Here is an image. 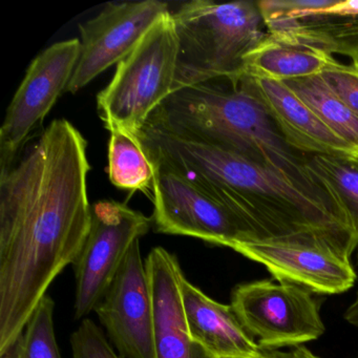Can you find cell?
I'll return each mask as SVG.
<instances>
[{
	"label": "cell",
	"mask_w": 358,
	"mask_h": 358,
	"mask_svg": "<svg viewBox=\"0 0 358 358\" xmlns=\"http://www.w3.org/2000/svg\"><path fill=\"white\" fill-rule=\"evenodd\" d=\"M87 148L72 123L57 119L13 165L0 169V355L87 240Z\"/></svg>",
	"instance_id": "1"
},
{
	"label": "cell",
	"mask_w": 358,
	"mask_h": 358,
	"mask_svg": "<svg viewBox=\"0 0 358 358\" xmlns=\"http://www.w3.org/2000/svg\"><path fill=\"white\" fill-rule=\"evenodd\" d=\"M138 137L169 167L236 215L248 241L322 242L351 259L357 241L338 215L276 171L146 123Z\"/></svg>",
	"instance_id": "2"
},
{
	"label": "cell",
	"mask_w": 358,
	"mask_h": 358,
	"mask_svg": "<svg viewBox=\"0 0 358 358\" xmlns=\"http://www.w3.org/2000/svg\"><path fill=\"white\" fill-rule=\"evenodd\" d=\"M148 123L268 167L338 215L310 175L307 155L287 144L261 103L238 83L211 80L179 90L163 102Z\"/></svg>",
	"instance_id": "3"
},
{
	"label": "cell",
	"mask_w": 358,
	"mask_h": 358,
	"mask_svg": "<svg viewBox=\"0 0 358 358\" xmlns=\"http://www.w3.org/2000/svg\"><path fill=\"white\" fill-rule=\"evenodd\" d=\"M171 14L179 43L175 92L211 80L238 83L247 54L268 35L257 1L194 0Z\"/></svg>",
	"instance_id": "4"
},
{
	"label": "cell",
	"mask_w": 358,
	"mask_h": 358,
	"mask_svg": "<svg viewBox=\"0 0 358 358\" xmlns=\"http://www.w3.org/2000/svg\"><path fill=\"white\" fill-rule=\"evenodd\" d=\"M178 52L169 11L117 66L108 87L98 94V114L108 131L120 129L139 135L150 116L175 92Z\"/></svg>",
	"instance_id": "5"
},
{
	"label": "cell",
	"mask_w": 358,
	"mask_h": 358,
	"mask_svg": "<svg viewBox=\"0 0 358 358\" xmlns=\"http://www.w3.org/2000/svg\"><path fill=\"white\" fill-rule=\"evenodd\" d=\"M313 295L296 285L255 280L234 287L230 306L262 350L295 348L326 332Z\"/></svg>",
	"instance_id": "6"
},
{
	"label": "cell",
	"mask_w": 358,
	"mask_h": 358,
	"mask_svg": "<svg viewBox=\"0 0 358 358\" xmlns=\"http://www.w3.org/2000/svg\"><path fill=\"white\" fill-rule=\"evenodd\" d=\"M152 219L125 203L103 200L92 206L89 234L73 263L76 282L75 317L95 311L131 247L145 236Z\"/></svg>",
	"instance_id": "7"
},
{
	"label": "cell",
	"mask_w": 358,
	"mask_h": 358,
	"mask_svg": "<svg viewBox=\"0 0 358 358\" xmlns=\"http://www.w3.org/2000/svg\"><path fill=\"white\" fill-rule=\"evenodd\" d=\"M80 51V39H69L54 43L33 60L0 129V169L15 163L31 134L66 92Z\"/></svg>",
	"instance_id": "8"
},
{
	"label": "cell",
	"mask_w": 358,
	"mask_h": 358,
	"mask_svg": "<svg viewBox=\"0 0 358 358\" xmlns=\"http://www.w3.org/2000/svg\"><path fill=\"white\" fill-rule=\"evenodd\" d=\"M154 165L150 219L157 232L192 236L232 250L248 241L242 224L226 207L169 167Z\"/></svg>",
	"instance_id": "9"
},
{
	"label": "cell",
	"mask_w": 358,
	"mask_h": 358,
	"mask_svg": "<svg viewBox=\"0 0 358 358\" xmlns=\"http://www.w3.org/2000/svg\"><path fill=\"white\" fill-rule=\"evenodd\" d=\"M268 34L358 62V0L257 1Z\"/></svg>",
	"instance_id": "10"
},
{
	"label": "cell",
	"mask_w": 358,
	"mask_h": 358,
	"mask_svg": "<svg viewBox=\"0 0 358 358\" xmlns=\"http://www.w3.org/2000/svg\"><path fill=\"white\" fill-rule=\"evenodd\" d=\"M169 12V3L159 0L110 3L80 24V56L66 93H78L104 71L120 64Z\"/></svg>",
	"instance_id": "11"
},
{
	"label": "cell",
	"mask_w": 358,
	"mask_h": 358,
	"mask_svg": "<svg viewBox=\"0 0 358 358\" xmlns=\"http://www.w3.org/2000/svg\"><path fill=\"white\" fill-rule=\"evenodd\" d=\"M95 312L122 357L155 358L154 310L139 240L129 249Z\"/></svg>",
	"instance_id": "12"
},
{
	"label": "cell",
	"mask_w": 358,
	"mask_h": 358,
	"mask_svg": "<svg viewBox=\"0 0 358 358\" xmlns=\"http://www.w3.org/2000/svg\"><path fill=\"white\" fill-rule=\"evenodd\" d=\"M234 251L262 264L278 282L296 285L313 294L347 292L357 278L351 261L326 243L244 241Z\"/></svg>",
	"instance_id": "13"
},
{
	"label": "cell",
	"mask_w": 358,
	"mask_h": 358,
	"mask_svg": "<svg viewBox=\"0 0 358 358\" xmlns=\"http://www.w3.org/2000/svg\"><path fill=\"white\" fill-rule=\"evenodd\" d=\"M145 265L154 310L155 358H215L190 335L182 301L184 273L177 257L156 247Z\"/></svg>",
	"instance_id": "14"
},
{
	"label": "cell",
	"mask_w": 358,
	"mask_h": 358,
	"mask_svg": "<svg viewBox=\"0 0 358 358\" xmlns=\"http://www.w3.org/2000/svg\"><path fill=\"white\" fill-rule=\"evenodd\" d=\"M241 87L263 106L289 146L303 155L357 152L333 133L285 83L241 77Z\"/></svg>",
	"instance_id": "15"
},
{
	"label": "cell",
	"mask_w": 358,
	"mask_h": 358,
	"mask_svg": "<svg viewBox=\"0 0 358 358\" xmlns=\"http://www.w3.org/2000/svg\"><path fill=\"white\" fill-rule=\"evenodd\" d=\"M181 292L190 335L213 357H255L264 353L231 306L210 299L185 275Z\"/></svg>",
	"instance_id": "16"
},
{
	"label": "cell",
	"mask_w": 358,
	"mask_h": 358,
	"mask_svg": "<svg viewBox=\"0 0 358 358\" xmlns=\"http://www.w3.org/2000/svg\"><path fill=\"white\" fill-rule=\"evenodd\" d=\"M335 59L320 50L267 37L247 54L243 76L286 83L320 75Z\"/></svg>",
	"instance_id": "17"
},
{
	"label": "cell",
	"mask_w": 358,
	"mask_h": 358,
	"mask_svg": "<svg viewBox=\"0 0 358 358\" xmlns=\"http://www.w3.org/2000/svg\"><path fill=\"white\" fill-rule=\"evenodd\" d=\"M307 165L310 175L358 243V152L309 155Z\"/></svg>",
	"instance_id": "18"
},
{
	"label": "cell",
	"mask_w": 358,
	"mask_h": 358,
	"mask_svg": "<svg viewBox=\"0 0 358 358\" xmlns=\"http://www.w3.org/2000/svg\"><path fill=\"white\" fill-rule=\"evenodd\" d=\"M110 133L108 171L113 185L131 192H150L156 169L140 138L120 129Z\"/></svg>",
	"instance_id": "19"
},
{
	"label": "cell",
	"mask_w": 358,
	"mask_h": 358,
	"mask_svg": "<svg viewBox=\"0 0 358 358\" xmlns=\"http://www.w3.org/2000/svg\"><path fill=\"white\" fill-rule=\"evenodd\" d=\"M285 83L333 133L358 150V118L329 89L320 75Z\"/></svg>",
	"instance_id": "20"
},
{
	"label": "cell",
	"mask_w": 358,
	"mask_h": 358,
	"mask_svg": "<svg viewBox=\"0 0 358 358\" xmlns=\"http://www.w3.org/2000/svg\"><path fill=\"white\" fill-rule=\"evenodd\" d=\"M54 307L52 297L45 295L22 334L0 358H62L54 329Z\"/></svg>",
	"instance_id": "21"
},
{
	"label": "cell",
	"mask_w": 358,
	"mask_h": 358,
	"mask_svg": "<svg viewBox=\"0 0 358 358\" xmlns=\"http://www.w3.org/2000/svg\"><path fill=\"white\" fill-rule=\"evenodd\" d=\"M320 77L358 118V62H352L348 66L335 60Z\"/></svg>",
	"instance_id": "22"
},
{
	"label": "cell",
	"mask_w": 358,
	"mask_h": 358,
	"mask_svg": "<svg viewBox=\"0 0 358 358\" xmlns=\"http://www.w3.org/2000/svg\"><path fill=\"white\" fill-rule=\"evenodd\" d=\"M73 358H120L110 347L101 329L85 318L71 336Z\"/></svg>",
	"instance_id": "23"
},
{
	"label": "cell",
	"mask_w": 358,
	"mask_h": 358,
	"mask_svg": "<svg viewBox=\"0 0 358 358\" xmlns=\"http://www.w3.org/2000/svg\"><path fill=\"white\" fill-rule=\"evenodd\" d=\"M267 358H320L303 345L292 348L288 351L280 350H265Z\"/></svg>",
	"instance_id": "24"
},
{
	"label": "cell",
	"mask_w": 358,
	"mask_h": 358,
	"mask_svg": "<svg viewBox=\"0 0 358 358\" xmlns=\"http://www.w3.org/2000/svg\"><path fill=\"white\" fill-rule=\"evenodd\" d=\"M343 318L350 324L358 328V290L356 292L355 299H354L353 303L347 308L345 313H343Z\"/></svg>",
	"instance_id": "25"
},
{
	"label": "cell",
	"mask_w": 358,
	"mask_h": 358,
	"mask_svg": "<svg viewBox=\"0 0 358 358\" xmlns=\"http://www.w3.org/2000/svg\"><path fill=\"white\" fill-rule=\"evenodd\" d=\"M221 358H267V355H266L265 350H264V353L259 356H255V357H221Z\"/></svg>",
	"instance_id": "26"
},
{
	"label": "cell",
	"mask_w": 358,
	"mask_h": 358,
	"mask_svg": "<svg viewBox=\"0 0 358 358\" xmlns=\"http://www.w3.org/2000/svg\"><path fill=\"white\" fill-rule=\"evenodd\" d=\"M357 259H358V251H357Z\"/></svg>",
	"instance_id": "27"
},
{
	"label": "cell",
	"mask_w": 358,
	"mask_h": 358,
	"mask_svg": "<svg viewBox=\"0 0 358 358\" xmlns=\"http://www.w3.org/2000/svg\"><path fill=\"white\" fill-rule=\"evenodd\" d=\"M356 358H358V356H357V357H356Z\"/></svg>",
	"instance_id": "28"
}]
</instances>
